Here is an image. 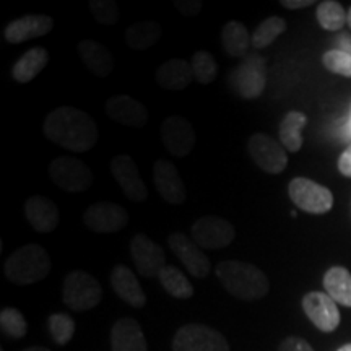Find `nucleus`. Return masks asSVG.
<instances>
[{"mask_svg": "<svg viewBox=\"0 0 351 351\" xmlns=\"http://www.w3.org/2000/svg\"><path fill=\"white\" fill-rule=\"evenodd\" d=\"M44 135L65 150L88 152L98 142V125L90 114L78 108L62 106L47 114Z\"/></svg>", "mask_w": 351, "mask_h": 351, "instance_id": "obj_1", "label": "nucleus"}, {"mask_svg": "<svg viewBox=\"0 0 351 351\" xmlns=\"http://www.w3.org/2000/svg\"><path fill=\"white\" fill-rule=\"evenodd\" d=\"M215 274L231 296L244 301L262 300L270 289L267 275L247 262L223 261L217 265Z\"/></svg>", "mask_w": 351, "mask_h": 351, "instance_id": "obj_2", "label": "nucleus"}, {"mask_svg": "<svg viewBox=\"0 0 351 351\" xmlns=\"http://www.w3.org/2000/svg\"><path fill=\"white\" fill-rule=\"evenodd\" d=\"M51 271V258L39 244H26L5 261L3 274L15 285H33L46 278Z\"/></svg>", "mask_w": 351, "mask_h": 351, "instance_id": "obj_3", "label": "nucleus"}, {"mask_svg": "<svg viewBox=\"0 0 351 351\" xmlns=\"http://www.w3.org/2000/svg\"><path fill=\"white\" fill-rule=\"evenodd\" d=\"M228 85L244 99H256L267 85V62L262 56L249 54L232 69Z\"/></svg>", "mask_w": 351, "mask_h": 351, "instance_id": "obj_4", "label": "nucleus"}, {"mask_svg": "<svg viewBox=\"0 0 351 351\" xmlns=\"http://www.w3.org/2000/svg\"><path fill=\"white\" fill-rule=\"evenodd\" d=\"M103 300V288L93 275L83 270H73L65 276L62 301L69 309L85 313L96 307Z\"/></svg>", "mask_w": 351, "mask_h": 351, "instance_id": "obj_5", "label": "nucleus"}, {"mask_svg": "<svg viewBox=\"0 0 351 351\" xmlns=\"http://www.w3.org/2000/svg\"><path fill=\"white\" fill-rule=\"evenodd\" d=\"M49 178L54 186L65 192H83L93 184V171L82 160L72 156H59L51 161Z\"/></svg>", "mask_w": 351, "mask_h": 351, "instance_id": "obj_6", "label": "nucleus"}, {"mask_svg": "<svg viewBox=\"0 0 351 351\" xmlns=\"http://www.w3.org/2000/svg\"><path fill=\"white\" fill-rule=\"evenodd\" d=\"M173 351H230L221 332L202 324H187L176 332Z\"/></svg>", "mask_w": 351, "mask_h": 351, "instance_id": "obj_7", "label": "nucleus"}, {"mask_svg": "<svg viewBox=\"0 0 351 351\" xmlns=\"http://www.w3.org/2000/svg\"><path fill=\"white\" fill-rule=\"evenodd\" d=\"M247 152L254 163L267 174H280L287 169V148L270 135L262 132L252 134L247 142Z\"/></svg>", "mask_w": 351, "mask_h": 351, "instance_id": "obj_8", "label": "nucleus"}, {"mask_svg": "<svg viewBox=\"0 0 351 351\" xmlns=\"http://www.w3.org/2000/svg\"><path fill=\"white\" fill-rule=\"evenodd\" d=\"M289 199L307 213L322 215L333 207V195L327 187L307 178H296L288 186Z\"/></svg>", "mask_w": 351, "mask_h": 351, "instance_id": "obj_9", "label": "nucleus"}, {"mask_svg": "<svg viewBox=\"0 0 351 351\" xmlns=\"http://www.w3.org/2000/svg\"><path fill=\"white\" fill-rule=\"evenodd\" d=\"M192 239L202 249H223L228 247L236 238V230L228 219L213 215H207L195 219L191 228Z\"/></svg>", "mask_w": 351, "mask_h": 351, "instance_id": "obj_10", "label": "nucleus"}, {"mask_svg": "<svg viewBox=\"0 0 351 351\" xmlns=\"http://www.w3.org/2000/svg\"><path fill=\"white\" fill-rule=\"evenodd\" d=\"M83 221L90 231L98 234H111L124 230L129 223V213L119 204L114 202H98L88 207L83 215Z\"/></svg>", "mask_w": 351, "mask_h": 351, "instance_id": "obj_11", "label": "nucleus"}, {"mask_svg": "<svg viewBox=\"0 0 351 351\" xmlns=\"http://www.w3.org/2000/svg\"><path fill=\"white\" fill-rule=\"evenodd\" d=\"M130 257L138 274L145 278H158L166 267L165 251L145 234L134 236L130 241Z\"/></svg>", "mask_w": 351, "mask_h": 351, "instance_id": "obj_12", "label": "nucleus"}, {"mask_svg": "<svg viewBox=\"0 0 351 351\" xmlns=\"http://www.w3.org/2000/svg\"><path fill=\"white\" fill-rule=\"evenodd\" d=\"M168 244L173 254H176V257L189 270V274L200 280L207 278L212 270V262L194 239H191L184 232H173L168 238Z\"/></svg>", "mask_w": 351, "mask_h": 351, "instance_id": "obj_13", "label": "nucleus"}, {"mask_svg": "<svg viewBox=\"0 0 351 351\" xmlns=\"http://www.w3.org/2000/svg\"><path fill=\"white\" fill-rule=\"evenodd\" d=\"M161 140L171 155L184 158L194 150L197 135L194 127L186 117L168 116L161 124Z\"/></svg>", "mask_w": 351, "mask_h": 351, "instance_id": "obj_14", "label": "nucleus"}, {"mask_svg": "<svg viewBox=\"0 0 351 351\" xmlns=\"http://www.w3.org/2000/svg\"><path fill=\"white\" fill-rule=\"evenodd\" d=\"M302 309L320 332L330 333L340 326V311L327 293L311 291L302 298Z\"/></svg>", "mask_w": 351, "mask_h": 351, "instance_id": "obj_15", "label": "nucleus"}, {"mask_svg": "<svg viewBox=\"0 0 351 351\" xmlns=\"http://www.w3.org/2000/svg\"><path fill=\"white\" fill-rule=\"evenodd\" d=\"M111 174L119 184L122 192L132 202L142 204L148 199V189L145 186L137 163L129 155H117L111 160Z\"/></svg>", "mask_w": 351, "mask_h": 351, "instance_id": "obj_16", "label": "nucleus"}, {"mask_svg": "<svg viewBox=\"0 0 351 351\" xmlns=\"http://www.w3.org/2000/svg\"><path fill=\"white\" fill-rule=\"evenodd\" d=\"M153 182L158 195L171 205H181L187 199V191L176 166L168 160H156L153 166Z\"/></svg>", "mask_w": 351, "mask_h": 351, "instance_id": "obj_17", "label": "nucleus"}, {"mask_svg": "<svg viewBox=\"0 0 351 351\" xmlns=\"http://www.w3.org/2000/svg\"><path fill=\"white\" fill-rule=\"evenodd\" d=\"M104 109H106V116L111 121L125 127H135V129L143 127L150 117L145 104L127 95H117L109 98Z\"/></svg>", "mask_w": 351, "mask_h": 351, "instance_id": "obj_18", "label": "nucleus"}, {"mask_svg": "<svg viewBox=\"0 0 351 351\" xmlns=\"http://www.w3.org/2000/svg\"><path fill=\"white\" fill-rule=\"evenodd\" d=\"M52 26H54V20L47 15H23L5 26L3 36L7 43L21 44L29 39L46 36L47 33H51Z\"/></svg>", "mask_w": 351, "mask_h": 351, "instance_id": "obj_19", "label": "nucleus"}, {"mask_svg": "<svg viewBox=\"0 0 351 351\" xmlns=\"http://www.w3.org/2000/svg\"><path fill=\"white\" fill-rule=\"evenodd\" d=\"M25 217L38 232H51L59 226L60 212L54 202L43 195H32L25 202Z\"/></svg>", "mask_w": 351, "mask_h": 351, "instance_id": "obj_20", "label": "nucleus"}, {"mask_svg": "<svg viewBox=\"0 0 351 351\" xmlns=\"http://www.w3.org/2000/svg\"><path fill=\"white\" fill-rule=\"evenodd\" d=\"M112 351H148L147 339L140 324L132 317L119 319L111 328Z\"/></svg>", "mask_w": 351, "mask_h": 351, "instance_id": "obj_21", "label": "nucleus"}, {"mask_svg": "<svg viewBox=\"0 0 351 351\" xmlns=\"http://www.w3.org/2000/svg\"><path fill=\"white\" fill-rule=\"evenodd\" d=\"M111 287L116 295L122 301L132 307H143L147 304V295H145L142 285L137 280L134 271L125 265H116L111 274Z\"/></svg>", "mask_w": 351, "mask_h": 351, "instance_id": "obj_22", "label": "nucleus"}, {"mask_svg": "<svg viewBox=\"0 0 351 351\" xmlns=\"http://www.w3.org/2000/svg\"><path fill=\"white\" fill-rule=\"evenodd\" d=\"M78 56L82 62L91 73L99 78H106L114 69L112 54L106 46L93 39H85L78 44Z\"/></svg>", "mask_w": 351, "mask_h": 351, "instance_id": "obj_23", "label": "nucleus"}, {"mask_svg": "<svg viewBox=\"0 0 351 351\" xmlns=\"http://www.w3.org/2000/svg\"><path fill=\"white\" fill-rule=\"evenodd\" d=\"M156 83L169 91H181L191 85L194 72L186 59H169L156 70Z\"/></svg>", "mask_w": 351, "mask_h": 351, "instance_id": "obj_24", "label": "nucleus"}, {"mask_svg": "<svg viewBox=\"0 0 351 351\" xmlns=\"http://www.w3.org/2000/svg\"><path fill=\"white\" fill-rule=\"evenodd\" d=\"M47 62H49V52L44 49V47L28 49L13 65V80L19 83H29L46 69Z\"/></svg>", "mask_w": 351, "mask_h": 351, "instance_id": "obj_25", "label": "nucleus"}, {"mask_svg": "<svg viewBox=\"0 0 351 351\" xmlns=\"http://www.w3.org/2000/svg\"><path fill=\"white\" fill-rule=\"evenodd\" d=\"M223 51L234 59H244L247 56L249 46L252 44V34L241 21H228L221 29Z\"/></svg>", "mask_w": 351, "mask_h": 351, "instance_id": "obj_26", "label": "nucleus"}, {"mask_svg": "<svg viewBox=\"0 0 351 351\" xmlns=\"http://www.w3.org/2000/svg\"><path fill=\"white\" fill-rule=\"evenodd\" d=\"M324 288L333 301L351 307V274L345 267H332L324 275Z\"/></svg>", "mask_w": 351, "mask_h": 351, "instance_id": "obj_27", "label": "nucleus"}, {"mask_svg": "<svg viewBox=\"0 0 351 351\" xmlns=\"http://www.w3.org/2000/svg\"><path fill=\"white\" fill-rule=\"evenodd\" d=\"M307 124L306 114L300 111H289L283 121L280 122L278 127V137L280 143L287 148L288 152L296 153L301 150L302 147V135L301 130L304 129Z\"/></svg>", "mask_w": 351, "mask_h": 351, "instance_id": "obj_28", "label": "nucleus"}, {"mask_svg": "<svg viewBox=\"0 0 351 351\" xmlns=\"http://www.w3.org/2000/svg\"><path fill=\"white\" fill-rule=\"evenodd\" d=\"M161 36V28L156 21L143 20L132 23L125 32V43L132 51H147Z\"/></svg>", "mask_w": 351, "mask_h": 351, "instance_id": "obj_29", "label": "nucleus"}, {"mask_svg": "<svg viewBox=\"0 0 351 351\" xmlns=\"http://www.w3.org/2000/svg\"><path fill=\"white\" fill-rule=\"evenodd\" d=\"M158 280H160L161 287L168 291V295L176 298V300H189V298L194 296V287L178 267L166 265Z\"/></svg>", "mask_w": 351, "mask_h": 351, "instance_id": "obj_30", "label": "nucleus"}, {"mask_svg": "<svg viewBox=\"0 0 351 351\" xmlns=\"http://www.w3.org/2000/svg\"><path fill=\"white\" fill-rule=\"evenodd\" d=\"M317 21L327 32H339L346 23V15L345 8L341 7L340 2L335 0H326V2H320L317 5Z\"/></svg>", "mask_w": 351, "mask_h": 351, "instance_id": "obj_31", "label": "nucleus"}, {"mask_svg": "<svg viewBox=\"0 0 351 351\" xmlns=\"http://www.w3.org/2000/svg\"><path fill=\"white\" fill-rule=\"evenodd\" d=\"M285 32H287V21L282 16H269L252 33V46L256 49H265Z\"/></svg>", "mask_w": 351, "mask_h": 351, "instance_id": "obj_32", "label": "nucleus"}, {"mask_svg": "<svg viewBox=\"0 0 351 351\" xmlns=\"http://www.w3.org/2000/svg\"><path fill=\"white\" fill-rule=\"evenodd\" d=\"M192 72L200 85H210L218 75V64L208 51H197L192 56Z\"/></svg>", "mask_w": 351, "mask_h": 351, "instance_id": "obj_33", "label": "nucleus"}, {"mask_svg": "<svg viewBox=\"0 0 351 351\" xmlns=\"http://www.w3.org/2000/svg\"><path fill=\"white\" fill-rule=\"evenodd\" d=\"M47 327H49L52 340L60 346L67 345L75 335V320L70 317L69 314H51L49 319H47Z\"/></svg>", "mask_w": 351, "mask_h": 351, "instance_id": "obj_34", "label": "nucleus"}, {"mask_svg": "<svg viewBox=\"0 0 351 351\" xmlns=\"http://www.w3.org/2000/svg\"><path fill=\"white\" fill-rule=\"evenodd\" d=\"M0 328L13 340L23 339L28 332L23 314L16 311L15 307H3L2 313H0Z\"/></svg>", "mask_w": 351, "mask_h": 351, "instance_id": "obj_35", "label": "nucleus"}, {"mask_svg": "<svg viewBox=\"0 0 351 351\" xmlns=\"http://www.w3.org/2000/svg\"><path fill=\"white\" fill-rule=\"evenodd\" d=\"M88 8L99 25L112 26L121 19V8L114 0H91Z\"/></svg>", "mask_w": 351, "mask_h": 351, "instance_id": "obj_36", "label": "nucleus"}, {"mask_svg": "<svg viewBox=\"0 0 351 351\" xmlns=\"http://www.w3.org/2000/svg\"><path fill=\"white\" fill-rule=\"evenodd\" d=\"M322 64L328 72L351 78V56L343 51L330 49L322 57Z\"/></svg>", "mask_w": 351, "mask_h": 351, "instance_id": "obj_37", "label": "nucleus"}, {"mask_svg": "<svg viewBox=\"0 0 351 351\" xmlns=\"http://www.w3.org/2000/svg\"><path fill=\"white\" fill-rule=\"evenodd\" d=\"M174 7L184 16H197L204 8V3L202 0H176Z\"/></svg>", "mask_w": 351, "mask_h": 351, "instance_id": "obj_38", "label": "nucleus"}, {"mask_svg": "<svg viewBox=\"0 0 351 351\" xmlns=\"http://www.w3.org/2000/svg\"><path fill=\"white\" fill-rule=\"evenodd\" d=\"M278 351H314L313 346L300 337H288L278 346Z\"/></svg>", "mask_w": 351, "mask_h": 351, "instance_id": "obj_39", "label": "nucleus"}, {"mask_svg": "<svg viewBox=\"0 0 351 351\" xmlns=\"http://www.w3.org/2000/svg\"><path fill=\"white\" fill-rule=\"evenodd\" d=\"M339 171L345 178H351V145L339 158Z\"/></svg>", "mask_w": 351, "mask_h": 351, "instance_id": "obj_40", "label": "nucleus"}, {"mask_svg": "<svg viewBox=\"0 0 351 351\" xmlns=\"http://www.w3.org/2000/svg\"><path fill=\"white\" fill-rule=\"evenodd\" d=\"M282 5L289 10H298V8H306L315 5L314 0H282Z\"/></svg>", "mask_w": 351, "mask_h": 351, "instance_id": "obj_41", "label": "nucleus"}, {"mask_svg": "<svg viewBox=\"0 0 351 351\" xmlns=\"http://www.w3.org/2000/svg\"><path fill=\"white\" fill-rule=\"evenodd\" d=\"M335 49L343 51L346 54L351 56V34H340V36L335 39Z\"/></svg>", "mask_w": 351, "mask_h": 351, "instance_id": "obj_42", "label": "nucleus"}, {"mask_svg": "<svg viewBox=\"0 0 351 351\" xmlns=\"http://www.w3.org/2000/svg\"><path fill=\"white\" fill-rule=\"evenodd\" d=\"M23 351H51V350L43 348V346H33V348H26V350H23Z\"/></svg>", "mask_w": 351, "mask_h": 351, "instance_id": "obj_43", "label": "nucleus"}, {"mask_svg": "<svg viewBox=\"0 0 351 351\" xmlns=\"http://www.w3.org/2000/svg\"><path fill=\"white\" fill-rule=\"evenodd\" d=\"M346 23H348L350 29H351V7H350V10H348V15H346Z\"/></svg>", "mask_w": 351, "mask_h": 351, "instance_id": "obj_44", "label": "nucleus"}, {"mask_svg": "<svg viewBox=\"0 0 351 351\" xmlns=\"http://www.w3.org/2000/svg\"><path fill=\"white\" fill-rule=\"evenodd\" d=\"M339 351H351V343H348V345H343Z\"/></svg>", "mask_w": 351, "mask_h": 351, "instance_id": "obj_45", "label": "nucleus"}, {"mask_svg": "<svg viewBox=\"0 0 351 351\" xmlns=\"http://www.w3.org/2000/svg\"><path fill=\"white\" fill-rule=\"evenodd\" d=\"M0 351H3V350H0Z\"/></svg>", "mask_w": 351, "mask_h": 351, "instance_id": "obj_46", "label": "nucleus"}]
</instances>
